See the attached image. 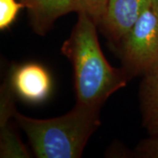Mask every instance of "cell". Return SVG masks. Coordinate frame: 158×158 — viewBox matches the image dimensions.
Wrapping results in <instances>:
<instances>
[{
    "mask_svg": "<svg viewBox=\"0 0 158 158\" xmlns=\"http://www.w3.org/2000/svg\"><path fill=\"white\" fill-rule=\"evenodd\" d=\"M97 24L79 11L71 34L62 46V53L73 67L77 104L100 109L128 77L123 69L113 68L104 56L97 34Z\"/></svg>",
    "mask_w": 158,
    "mask_h": 158,
    "instance_id": "obj_1",
    "label": "cell"
},
{
    "mask_svg": "<svg viewBox=\"0 0 158 158\" xmlns=\"http://www.w3.org/2000/svg\"><path fill=\"white\" fill-rule=\"evenodd\" d=\"M13 118L38 158L81 157L90 136L101 125L99 109L79 104L56 118H30L15 110Z\"/></svg>",
    "mask_w": 158,
    "mask_h": 158,
    "instance_id": "obj_2",
    "label": "cell"
},
{
    "mask_svg": "<svg viewBox=\"0 0 158 158\" xmlns=\"http://www.w3.org/2000/svg\"><path fill=\"white\" fill-rule=\"evenodd\" d=\"M117 46L122 69L128 78L157 70L158 12L152 6L142 12Z\"/></svg>",
    "mask_w": 158,
    "mask_h": 158,
    "instance_id": "obj_3",
    "label": "cell"
},
{
    "mask_svg": "<svg viewBox=\"0 0 158 158\" xmlns=\"http://www.w3.org/2000/svg\"><path fill=\"white\" fill-rule=\"evenodd\" d=\"M150 6V0H109L98 26L108 39L118 45Z\"/></svg>",
    "mask_w": 158,
    "mask_h": 158,
    "instance_id": "obj_4",
    "label": "cell"
},
{
    "mask_svg": "<svg viewBox=\"0 0 158 158\" xmlns=\"http://www.w3.org/2000/svg\"><path fill=\"white\" fill-rule=\"evenodd\" d=\"M8 79L15 95L27 102L43 101L51 91L50 75L39 63L28 62L14 67Z\"/></svg>",
    "mask_w": 158,
    "mask_h": 158,
    "instance_id": "obj_5",
    "label": "cell"
},
{
    "mask_svg": "<svg viewBox=\"0 0 158 158\" xmlns=\"http://www.w3.org/2000/svg\"><path fill=\"white\" fill-rule=\"evenodd\" d=\"M27 9L32 28L45 35L57 19L70 12H78L77 0H19Z\"/></svg>",
    "mask_w": 158,
    "mask_h": 158,
    "instance_id": "obj_6",
    "label": "cell"
},
{
    "mask_svg": "<svg viewBox=\"0 0 158 158\" xmlns=\"http://www.w3.org/2000/svg\"><path fill=\"white\" fill-rule=\"evenodd\" d=\"M143 127L158 137V69L144 76L139 92Z\"/></svg>",
    "mask_w": 158,
    "mask_h": 158,
    "instance_id": "obj_7",
    "label": "cell"
},
{
    "mask_svg": "<svg viewBox=\"0 0 158 158\" xmlns=\"http://www.w3.org/2000/svg\"><path fill=\"white\" fill-rule=\"evenodd\" d=\"M28 149L24 145L11 120L0 125V157L28 158Z\"/></svg>",
    "mask_w": 158,
    "mask_h": 158,
    "instance_id": "obj_8",
    "label": "cell"
},
{
    "mask_svg": "<svg viewBox=\"0 0 158 158\" xmlns=\"http://www.w3.org/2000/svg\"><path fill=\"white\" fill-rule=\"evenodd\" d=\"M22 8L23 4L17 0H0V29L8 28Z\"/></svg>",
    "mask_w": 158,
    "mask_h": 158,
    "instance_id": "obj_9",
    "label": "cell"
},
{
    "mask_svg": "<svg viewBox=\"0 0 158 158\" xmlns=\"http://www.w3.org/2000/svg\"><path fill=\"white\" fill-rule=\"evenodd\" d=\"M77 1L79 5V11L85 12L96 23L97 26H98L106 9L109 0H77Z\"/></svg>",
    "mask_w": 158,
    "mask_h": 158,
    "instance_id": "obj_10",
    "label": "cell"
},
{
    "mask_svg": "<svg viewBox=\"0 0 158 158\" xmlns=\"http://www.w3.org/2000/svg\"><path fill=\"white\" fill-rule=\"evenodd\" d=\"M134 156L141 158H158V137L150 135L141 141L135 149Z\"/></svg>",
    "mask_w": 158,
    "mask_h": 158,
    "instance_id": "obj_11",
    "label": "cell"
},
{
    "mask_svg": "<svg viewBox=\"0 0 158 158\" xmlns=\"http://www.w3.org/2000/svg\"><path fill=\"white\" fill-rule=\"evenodd\" d=\"M152 7L158 12V0H150Z\"/></svg>",
    "mask_w": 158,
    "mask_h": 158,
    "instance_id": "obj_12",
    "label": "cell"
}]
</instances>
